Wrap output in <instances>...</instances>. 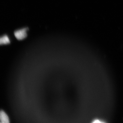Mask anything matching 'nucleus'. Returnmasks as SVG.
Returning a JSON list of instances; mask_svg holds the SVG:
<instances>
[{
  "instance_id": "7ed1b4c3",
  "label": "nucleus",
  "mask_w": 123,
  "mask_h": 123,
  "mask_svg": "<svg viewBox=\"0 0 123 123\" xmlns=\"http://www.w3.org/2000/svg\"><path fill=\"white\" fill-rule=\"evenodd\" d=\"M10 43V40L7 35H4L0 39V43L1 44H6Z\"/></svg>"
},
{
  "instance_id": "f03ea898",
  "label": "nucleus",
  "mask_w": 123,
  "mask_h": 123,
  "mask_svg": "<svg viewBox=\"0 0 123 123\" xmlns=\"http://www.w3.org/2000/svg\"><path fill=\"white\" fill-rule=\"evenodd\" d=\"M0 119L1 123H9L8 117L3 111L1 110L0 112Z\"/></svg>"
},
{
  "instance_id": "f257e3e1",
  "label": "nucleus",
  "mask_w": 123,
  "mask_h": 123,
  "mask_svg": "<svg viewBox=\"0 0 123 123\" xmlns=\"http://www.w3.org/2000/svg\"><path fill=\"white\" fill-rule=\"evenodd\" d=\"M27 30L28 28H24L16 31L14 33L15 37L18 40H21L25 38L27 36Z\"/></svg>"
}]
</instances>
